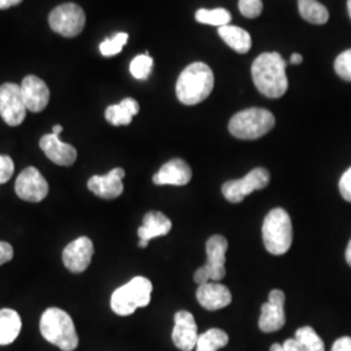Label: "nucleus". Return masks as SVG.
Returning a JSON list of instances; mask_svg holds the SVG:
<instances>
[{"instance_id":"f257e3e1","label":"nucleus","mask_w":351,"mask_h":351,"mask_svg":"<svg viewBox=\"0 0 351 351\" xmlns=\"http://www.w3.org/2000/svg\"><path fill=\"white\" fill-rule=\"evenodd\" d=\"M287 63L277 52H264L251 66V75L256 88L264 97L277 99L288 90Z\"/></svg>"},{"instance_id":"f03ea898","label":"nucleus","mask_w":351,"mask_h":351,"mask_svg":"<svg viewBox=\"0 0 351 351\" xmlns=\"http://www.w3.org/2000/svg\"><path fill=\"white\" fill-rule=\"evenodd\" d=\"M215 78L207 64L195 62L188 65L176 84L177 99L185 106H195L206 101L213 93Z\"/></svg>"},{"instance_id":"7ed1b4c3","label":"nucleus","mask_w":351,"mask_h":351,"mask_svg":"<svg viewBox=\"0 0 351 351\" xmlns=\"http://www.w3.org/2000/svg\"><path fill=\"white\" fill-rule=\"evenodd\" d=\"M42 336L60 350L75 351L78 346V336L72 317L62 308H47L39 322Z\"/></svg>"},{"instance_id":"20e7f679","label":"nucleus","mask_w":351,"mask_h":351,"mask_svg":"<svg viewBox=\"0 0 351 351\" xmlns=\"http://www.w3.org/2000/svg\"><path fill=\"white\" fill-rule=\"evenodd\" d=\"M264 246L272 255H284L293 243V226L289 213L284 208H274L264 219Z\"/></svg>"},{"instance_id":"39448f33","label":"nucleus","mask_w":351,"mask_h":351,"mask_svg":"<svg viewBox=\"0 0 351 351\" xmlns=\"http://www.w3.org/2000/svg\"><path fill=\"white\" fill-rule=\"evenodd\" d=\"M152 284L146 277L137 276L116 289L111 297V308L119 316H129L141 307L149 306Z\"/></svg>"},{"instance_id":"423d86ee","label":"nucleus","mask_w":351,"mask_h":351,"mask_svg":"<svg viewBox=\"0 0 351 351\" xmlns=\"http://www.w3.org/2000/svg\"><path fill=\"white\" fill-rule=\"evenodd\" d=\"M275 126V116L264 108H247L236 113L229 121L233 137L245 141L261 138Z\"/></svg>"},{"instance_id":"0eeeda50","label":"nucleus","mask_w":351,"mask_h":351,"mask_svg":"<svg viewBox=\"0 0 351 351\" xmlns=\"http://www.w3.org/2000/svg\"><path fill=\"white\" fill-rule=\"evenodd\" d=\"M228 241L220 234L210 237L206 243L207 261L194 274V281L202 285L206 282H216L226 277V255Z\"/></svg>"},{"instance_id":"6e6552de","label":"nucleus","mask_w":351,"mask_h":351,"mask_svg":"<svg viewBox=\"0 0 351 351\" xmlns=\"http://www.w3.org/2000/svg\"><path fill=\"white\" fill-rule=\"evenodd\" d=\"M86 23V16L84 10L75 3H65L51 11L49 24L51 29L66 38L78 36Z\"/></svg>"},{"instance_id":"1a4fd4ad","label":"nucleus","mask_w":351,"mask_h":351,"mask_svg":"<svg viewBox=\"0 0 351 351\" xmlns=\"http://www.w3.org/2000/svg\"><path fill=\"white\" fill-rule=\"evenodd\" d=\"M271 176L265 168H255L247 175L239 180L226 181L221 191L226 199L230 203H241L251 193L256 190L267 188L269 184Z\"/></svg>"},{"instance_id":"9d476101","label":"nucleus","mask_w":351,"mask_h":351,"mask_svg":"<svg viewBox=\"0 0 351 351\" xmlns=\"http://www.w3.org/2000/svg\"><path fill=\"white\" fill-rule=\"evenodd\" d=\"M26 107L21 88L12 82L0 86V116L10 126L21 125L25 120Z\"/></svg>"},{"instance_id":"9b49d317","label":"nucleus","mask_w":351,"mask_h":351,"mask_svg":"<svg viewBox=\"0 0 351 351\" xmlns=\"http://www.w3.org/2000/svg\"><path fill=\"white\" fill-rule=\"evenodd\" d=\"M14 190L20 199L38 203L47 197L49 184L36 167H27L17 177Z\"/></svg>"},{"instance_id":"f8f14e48","label":"nucleus","mask_w":351,"mask_h":351,"mask_svg":"<svg viewBox=\"0 0 351 351\" xmlns=\"http://www.w3.org/2000/svg\"><path fill=\"white\" fill-rule=\"evenodd\" d=\"M285 294L282 290L275 289L269 293L268 302L262 306L259 317V329L264 333H274L285 326Z\"/></svg>"},{"instance_id":"ddd939ff","label":"nucleus","mask_w":351,"mask_h":351,"mask_svg":"<svg viewBox=\"0 0 351 351\" xmlns=\"http://www.w3.org/2000/svg\"><path fill=\"white\" fill-rule=\"evenodd\" d=\"M94 255L93 241L88 237H80L72 241L63 251V263L68 271L82 274L88 268Z\"/></svg>"},{"instance_id":"4468645a","label":"nucleus","mask_w":351,"mask_h":351,"mask_svg":"<svg viewBox=\"0 0 351 351\" xmlns=\"http://www.w3.org/2000/svg\"><path fill=\"white\" fill-rule=\"evenodd\" d=\"M199 339L195 319L189 311H178L175 315V326L172 330V341L176 348L181 351L195 349Z\"/></svg>"},{"instance_id":"2eb2a0df","label":"nucleus","mask_w":351,"mask_h":351,"mask_svg":"<svg viewBox=\"0 0 351 351\" xmlns=\"http://www.w3.org/2000/svg\"><path fill=\"white\" fill-rule=\"evenodd\" d=\"M125 171L123 168H113L107 175L93 176L88 181V188L93 194L101 199H114L124 191L123 178Z\"/></svg>"},{"instance_id":"dca6fc26","label":"nucleus","mask_w":351,"mask_h":351,"mask_svg":"<svg viewBox=\"0 0 351 351\" xmlns=\"http://www.w3.org/2000/svg\"><path fill=\"white\" fill-rule=\"evenodd\" d=\"M20 88L27 111L38 113L47 107L50 101V90L43 80L37 75H26Z\"/></svg>"},{"instance_id":"f3484780","label":"nucleus","mask_w":351,"mask_h":351,"mask_svg":"<svg viewBox=\"0 0 351 351\" xmlns=\"http://www.w3.org/2000/svg\"><path fill=\"white\" fill-rule=\"evenodd\" d=\"M39 147L52 163L71 167L77 159V150L72 145L65 143L56 134H46L39 141Z\"/></svg>"},{"instance_id":"a211bd4d","label":"nucleus","mask_w":351,"mask_h":351,"mask_svg":"<svg viewBox=\"0 0 351 351\" xmlns=\"http://www.w3.org/2000/svg\"><path fill=\"white\" fill-rule=\"evenodd\" d=\"M191 168L182 159H172L158 171L152 177L155 185H173V186H184L188 185L191 180Z\"/></svg>"},{"instance_id":"6ab92c4d","label":"nucleus","mask_w":351,"mask_h":351,"mask_svg":"<svg viewBox=\"0 0 351 351\" xmlns=\"http://www.w3.org/2000/svg\"><path fill=\"white\" fill-rule=\"evenodd\" d=\"M197 300L203 308L217 311L230 304L232 293L226 285L210 281L199 285L197 290Z\"/></svg>"},{"instance_id":"aec40b11","label":"nucleus","mask_w":351,"mask_h":351,"mask_svg":"<svg viewBox=\"0 0 351 351\" xmlns=\"http://www.w3.org/2000/svg\"><path fill=\"white\" fill-rule=\"evenodd\" d=\"M172 229V221L159 211H151L143 217V224L138 228L139 247H147L150 239L167 236Z\"/></svg>"},{"instance_id":"412c9836","label":"nucleus","mask_w":351,"mask_h":351,"mask_svg":"<svg viewBox=\"0 0 351 351\" xmlns=\"http://www.w3.org/2000/svg\"><path fill=\"white\" fill-rule=\"evenodd\" d=\"M139 112L138 101L133 98H125L119 104H112L106 110V120L114 126L129 125L133 117Z\"/></svg>"},{"instance_id":"4be33fe9","label":"nucleus","mask_w":351,"mask_h":351,"mask_svg":"<svg viewBox=\"0 0 351 351\" xmlns=\"http://www.w3.org/2000/svg\"><path fill=\"white\" fill-rule=\"evenodd\" d=\"M23 328L20 315L12 308L0 310V345H11L19 337Z\"/></svg>"},{"instance_id":"5701e85b","label":"nucleus","mask_w":351,"mask_h":351,"mask_svg":"<svg viewBox=\"0 0 351 351\" xmlns=\"http://www.w3.org/2000/svg\"><path fill=\"white\" fill-rule=\"evenodd\" d=\"M219 36L223 38V40L230 49L239 53H246L251 50V36L242 27L233 25L221 26L219 27Z\"/></svg>"},{"instance_id":"b1692460","label":"nucleus","mask_w":351,"mask_h":351,"mask_svg":"<svg viewBox=\"0 0 351 351\" xmlns=\"http://www.w3.org/2000/svg\"><path fill=\"white\" fill-rule=\"evenodd\" d=\"M298 10L302 19L315 25H323L329 20V12L317 0H298Z\"/></svg>"},{"instance_id":"393cba45","label":"nucleus","mask_w":351,"mask_h":351,"mask_svg":"<svg viewBox=\"0 0 351 351\" xmlns=\"http://www.w3.org/2000/svg\"><path fill=\"white\" fill-rule=\"evenodd\" d=\"M229 337L223 329L211 328L204 333L199 335V339L195 346V351H217L226 348Z\"/></svg>"},{"instance_id":"a878e982","label":"nucleus","mask_w":351,"mask_h":351,"mask_svg":"<svg viewBox=\"0 0 351 351\" xmlns=\"http://www.w3.org/2000/svg\"><path fill=\"white\" fill-rule=\"evenodd\" d=\"M195 20L206 25L221 26L229 25L232 20V14L226 8H215V10H198L195 13Z\"/></svg>"},{"instance_id":"bb28decb","label":"nucleus","mask_w":351,"mask_h":351,"mask_svg":"<svg viewBox=\"0 0 351 351\" xmlns=\"http://www.w3.org/2000/svg\"><path fill=\"white\" fill-rule=\"evenodd\" d=\"M306 351H326L324 342L311 326H302L295 332V337Z\"/></svg>"},{"instance_id":"cd10ccee","label":"nucleus","mask_w":351,"mask_h":351,"mask_svg":"<svg viewBox=\"0 0 351 351\" xmlns=\"http://www.w3.org/2000/svg\"><path fill=\"white\" fill-rule=\"evenodd\" d=\"M154 66V60L149 55V52H145L143 55H138L134 58L130 63V73L137 80H147L151 75Z\"/></svg>"},{"instance_id":"c85d7f7f","label":"nucleus","mask_w":351,"mask_h":351,"mask_svg":"<svg viewBox=\"0 0 351 351\" xmlns=\"http://www.w3.org/2000/svg\"><path fill=\"white\" fill-rule=\"evenodd\" d=\"M129 36L126 33H117L112 38H107L106 40H103L101 43V52L103 56H114L117 53H120L123 47L125 46Z\"/></svg>"},{"instance_id":"c756f323","label":"nucleus","mask_w":351,"mask_h":351,"mask_svg":"<svg viewBox=\"0 0 351 351\" xmlns=\"http://www.w3.org/2000/svg\"><path fill=\"white\" fill-rule=\"evenodd\" d=\"M335 71L342 80L351 82V49L339 53L335 62Z\"/></svg>"},{"instance_id":"7c9ffc66","label":"nucleus","mask_w":351,"mask_h":351,"mask_svg":"<svg viewBox=\"0 0 351 351\" xmlns=\"http://www.w3.org/2000/svg\"><path fill=\"white\" fill-rule=\"evenodd\" d=\"M239 8L246 19H256L263 12L262 0H239Z\"/></svg>"},{"instance_id":"2f4dec72","label":"nucleus","mask_w":351,"mask_h":351,"mask_svg":"<svg viewBox=\"0 0 351 351\" xmlns=\"http://www.w3.org/2000/svg\"><path fill=\"white\" fill-rule=\"evenodd\" d=\"M14 164L8 155H0V185L8 182L12 178Z\"/></svg>"},{"instance_id":"473e14b6","label":"nucleus","mask_w":351,"mask_h":351,"mask_svg":"<svg viewBox=\"0 0 351 351\" xmlns=\"http://www.w3.org/2000/svg\"><path fill=\"white\" fill-rule=\"evenodd\" d=\"M339 193L345 201L351 202V167L339 180Z\"/></svg>"},{"instance_id":"72a5a7b5","label":"nucleus","mask_w":351,"mask_h":351,"mask_svg":"<svg viewBox=\"0 0 351 351\" xmlns=\"http://www.w3.org/2000/svg\"><path fill=\"white\" fill-rule=\"evenodd\" d=\"M269 351H306L301 343L295 339H289L282 343H274Z\"/></svg>"},{"instance_id":"f704fd0d","label":"nucleus","mask_w":351,"mask_h":351,"mask_svg":"<svg viewBox=\"0 0 351 351\" xmlns=\"http://www.w3.org/2000/svg\"><path fill=\"white\" fill-rule=\"evenodd\" d=\"M13 258L12 245L8 242L0 241V265L11 262Z\"/></svg>"},{"instance_id":"c9c22d12","label":"nucleus","mask_w":351,"mask_h":351,"mask_svg":"<svg viewBox=\"0 0 351 351\" xmlns=\"http://www.w3.org/2000/svg\"><path fill=\"white\" fill-rule=\"evenodd\" d=\"M332 351H351V337L345 336L337 339L332 346Z\"/></svg>"},{"instance_id":"e433bc0d","label":"nucleus","mask_w":351,"mask_h":351,"mask_svg":"<svg viewBox=\"0 0 351 351\" xmlns=\"http://www.w3.org/2000/svg\"><path fill=\"white\" fill-rule=\"evenodd\" d=\"M23 0H0V10H7L20 4Z\"/></svg>"},{"instance_id":"4c0bfd02","label":"nucleus","mask_w":351,"mask_h":351,"mask_svg":"<svg viewBox=\"0 0 351 351\" xmlns=\"http://www.w3.org/2000/svg\"><path fill=\"white\" fill-rule=\"evenodd\" d=\"M290 62H291V64L298 65V64H301L303 62V56H302L301 53H293L291 58H290Z\"/></svg>"},{"instance_id":"58836bf2","label":"nucleus","mask_w":351,"mask_h":351,"mask_svg":"<svg viewBox=\"0 0 351 351\" xmlns=\"http://www.w3.org/2000/svg\"><path fill=\"white\" fill-rule=\"evenodd\" d=\"M345 256H346V262L351 267V239L350 242H349V245H348V249H346V254H345Z\"/></svg>"},{"instance_id":"ea45409f","label":"nucleus","mask_w":351,"mask_h":351,"mask_svg":"<svg viewBox=\"0 0 351 351\" xmlns=\"http://www.w3.org/2000/svg\"><path fill=\"white\" fill-rule=\"evenodd\" d=\"M63 132V126L55 125L52 128V134H56V136H60Z\"/></svg>"},{"instance_id":"a19ab883","label":"nucleus","mask_w":351,"mask_h":351,"mask_svg":"<svg viewBox=\"0 0 351 351\" xmlns=\"http://www.w3.org/2000/svg\"><path fill=\"white\" fill-rule=\"evenodd\" d=\"M348 12H349L351 19V0H348Z\"/></svg>"}]
</instances>
